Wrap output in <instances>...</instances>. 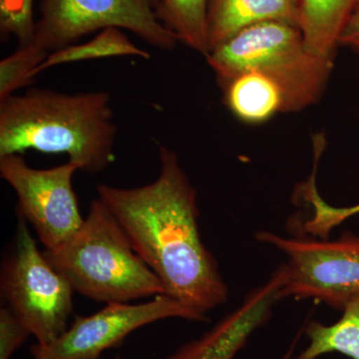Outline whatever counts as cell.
<instances>
[{"mask_svg": "<svg viewBox=\"0 0 359 359\" xmlns=\"http://www.w3.org/2000/svg\"><path fill=\"white\" fill-rule=\"evenodd\" d=\"M159 154L154 182L138 188L101 184L98 199L160 278L165 294L208 321L207 313L228 299L229 287L201 238L197 191L174 151L161 145Z\"/></svg>", "mask_w": 359, "mask_h": 359, "instance_id": "1", "label": "cell"}, {"mask_svg": "<svg viewBox=\"0 0 359 359\" xmlns=\"http://www.w3.org/2000/svg\"><path fill=\"white\" fill-rule=\"evenodd\" d=\"M116 137L108 92L30 88L0 101V156L65 154L80 171L97 174L114 163Z\"/></svg>", "mask_w": 359, "mask_h": 359, "instance_id": "2", "label": "cell"}, {"mask_svg": "<svg viewBox=\"0 0 359 359\" xmlns=\"http://www.w3.org/2000/svg\"><path fill=\"white\" fill-rule=\"evenodd\" d=\"M44 256L78 294L105 304L164 294L157 275L137 254L126 233L97 198L73 237Z\"/></svg>", "mask_w": 359, "mask_h": 359, "instance_id": "3", "label": "cell"}, {"mask_svg": "<svg viewBox=\"0 0 359 359\" xmlns=\"http://www.w3.org/2000/svg\"><path fill=\"white\" fill-rule=\"evenodd\" d=\"M28 224L18 215L13 248L2 263L1 295L36 344L48 346L67 330L75 290L40 252Z\"/></svg>", "mask_w": 359, "mask_h": 359, "instance_id": "4", "label": "cell"}, {"mask_svg": "<svg viewBox=\"0 0 359 359\" xmlns=\"http://www.w3.org/2000/svg\"><path fill=\"white\" fill-rule=\"evenodd\" d=\"M110 27L129 30L160 50L179 42L161 20L160 0H41L32 43L50 53Z\"/></svg>", "mask_w": 359, "mask_h": 359, "instance_id": "5", "label": "cell"}, {"mask_svg": "<svg viewBox=\"0 0 359 359\" xmlns=\"http://www.w3.org/2000/svg\"><path fill=\"white\" fill-rule=\"evenodd\" d=\"M256 238L287 255L282 299H313L342 311L359 294L358 236L344 233L328 241L259 231Z\"/></svg>", "mask_w": 359, "mask_h": 359, "instance_id": "6", "label": "cell"}, {"mask_svg": "<svg viewBox=\"0 0 359 359\" xmlns=\"http://www.w3.org/2000/svg\"><path fill=\"white\" fill-rule=\"evenodd\" d=\"M219 83L245 71H264L325 87L334 60L309 53L301 28L266 21L241 30L205 56Z\"/></svg>", "mask_w": 359, "mask_h": 359, "instance_id": "7", "label": "cell"}, {"mask_svg": "<svg viewBox=\"0 0 359 359\" xmlns=\"http://www.w3.org/2000/svg\"><path fill=\"white\" fill-rule=\"evenodd\" d=\"M78 170L72 161L34 169L21 154L0 156V176L15 191L18 215L34 229L45 250L65 244L84 223L72 187Z\"/></svg>", "mask_w": 359, "mask_h": 359, "instance_id": "8", "label": "cell"}, {"mask_svg": "<svg viewBox=\"0 0 359 359\" xmlns=\"http://www.w3.org/2000/svg\"><path fill=\"white\" fill-rule=\"evenodd\" d=\"M167 318L205 321L165 294L144 304L112 302L92 316H77L57 340L48 346L33 344L30 353L34 359H101L135 330Z\"/></svg>", "mask_w": 359, "mask_h": 359, "instance_id": "9", "label": "cell"}, {"mask_svg": "<svg viewBox=\"0 0 359 359\" xmlns=\"http://www.w3.org/2000/svg\"><path fill=\"white\" fill-rule=\"evenodd\" d=\"M285 276V264H282L263 285L250 290L238 308L166 359H235L250 337L268 323L273 306L282 299Z\"/></svg>", "mask_w": 359, "mask_h": 359, "instance_id": "10", "label": "cell"}, {"mask_svg": "<svg viewBox=\"0 0 359 359\" xmlns=\"http://www.w3.org/2000/svg\"><path fill=\"white\" fill-rule=\"evenodd\" d=\"M224 103L242 121L257 124L280 112L299 111L323 91L313 85L264 71H245L219 83Z\"/></svg>", "mask_w": 359, "mask_h": 359, "instance_id": "11", "label": "cell"}, {"mask_svg": "<svg viewBox=\"0 0 359 359\" xmlns=\"http://www.w3.org/2000/svg\"><path fill=\"white\" fill-rule=\"evenodd\" d=\"M299 0H210V51L250 25L282 21L299 26Z\"/></svg>", "mask_w": 359, "mask_h": 359, "instance_id": "12", "label": "cell"}, {"mask_svg": "<svg viewBox=\"0 0 359 359\" xmlns=\"http://www.w3.org/2000/svg\"><path fill=\"white\" fill-rule=\"evenodd\" d=\"M359 11V0H299V20L309 53L334 60L340 35Z\"/></svg>", "mask_w": 359, "mask_h": 359, "instance_id": "13", "label": "cell"}, {"mask_svg": "<svg viewBox=\"0 0 359 359\" xmlns=\"http://www.w3.org/2000/svg\"><path fill=\"white\" fill-rule=\"evenodd\" d=\"M304 332L309 346L292 359H318L328 353L359 359V294L347 302L334 325L309 321Z\"/></svg>", "mask_w": 359, "mask_h": 359, "instance_id": "14", "label": "cell"}, {"mask_svg": "<svg viewBox=\"0 0 359 359\" xmlns=\"http://www.w3.org/2000/svg\"><path fill=\"white\" fill-rule=\"evenodd\" d=\"M132 56L148 60L150 53L137 46L119 28L110 27L101 30L93 39L82 44H72L65 48L50 52L34 71L33 77L55 66L94 60V59Z\"/></svg>", "mask_w": 359, "mask_h": 359, "instance_id": "15", "label": "cell"}, {"mask_svg": "<svg viewBox=\"0 0 359 359\" xmlns=\"http://www.w3.org/2000/svg\"><path fill=\"white\" fill-rule=\"evenodd\" d=\"M210 0H160V16L182 43L204 56L209 53Z\"/></svg>", "mask_w": 359, "mask_h": 359, "instance_id": "16", "label": "cell"}, {"mask_svg": "<svg viewBox=\"0 0 359 359\" xmlns=\"http://www.w3.org/2000/svg\"><path fill=\"white\" fill-rule=\"evenodd\" d=\"M49 53L36 45L18 46L11 55L0 61V101L14 95L18 90L30 86L35 78L33 71L45 60Z\"/></svg>", "mask_w": 359, "mask_h": 359, "instance_id": "17", "label": "cell"}, {"mask_svg": "<svg viewBox=\"0 0 359 359\" xmlns=\"http://www.w3.org/2000/svg\"><path fill=\"white\" fill-rule=\"evenodd\" d=\"M36 0H0V32L2 39L15 37L18 46L32 43L36 20L34 6Z\"/></svg>", "mask_w": 359, "mask_h": 359, "instance_id": "18", "label": "cell"}, {"mask_svg": "<svg viewBox=\"0 0 359 359\" xmlns=\"http://www.w3.org/2000/svg\"><path fill=\"white\" fill-rule=\"evenodd\" d=\"M32 332L8 306L0 309V359H11Z\"/></svg>", "mask_w": 359, "mask_h": 359, "instance_id": "19", "label": "cell"}, {"mask_svg": "<svg viewBox=\"0 0 359 359\" xmlns=\"http://www.w3.org/2000/svg\"><path fill=\"white\" fill-rule=\"evenodd\" d=\"M339 44L347 45L359 50V11L349 20L340 35Z\"/></svg>", "mask_w": 359, "mask_h": 359, "instance_id": "20", "label": "cell"}, {"mask_svg": "<svg viewBox=\"0 0 359 359\" xmlns=\"http://www.w3.org/2000/svg\"><path fill=\"white\" fill-rule=\"evenodd\" d=\"M302 332H299L297 334V337H294V339L292 340V344H290L289 349H287V353L283 354V356L280 359H292L294 358V353L295 351V346H297V341H299V337H301Z\"/></svg>", "mask_w": 359, "mask_h": 359, "instance_id": "21", "label": "cell"}, {"mask_svg": "<svg viewBox=\"0 0 359 359\" xmlns=\"http://www.w3.org/2000/svg\"><path fill=\"white\" fill-rule=\"evenodd\" d=\"M114 359H124L122 358V356H120V355H116Z\"/></svg>", "mask_w": 359, "mask_h": 359, "instance_id": "22", "label": "cell"}]
</instances>
